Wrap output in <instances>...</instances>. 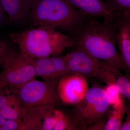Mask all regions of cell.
Returning <instances> with one entry per match:
<instances>
[{"instance_id":"1","label":"cell","mask_w":130,"mask_h":130,"mask_svg":"<svg viewBox=\"0 0 130 130\" xmlns=\"http://www.w3.org/2000/svg\"><path fill=\"white\" fill-rule=\"evenodd\" d=\"M119 19H106L100 22L89 17L79 25L72 36L74 46L107 64L124 71L116 46V35Z\"/></svg>"},{"instance_id":"2","label":"cell","mask_w":130,"mask_h":130,"mask_svg":"<svg viewBox=\"0 0 130 130\" xmlns=\"http://www.w3.org/2000/svg\"><path fill=\"white\" fill-rule=\"evenodd\" d=\"M9 38L19 50L33 58L50 57L63 53L74 46L72 37L54 28L34 27L21 32H9Z\"/></svg>"},{"instance_id":"3","label":"cell","mask_w":130,"mask_h":130,"mask_svg":"<svg viewBox=\"0 0 130 130\" xmlns=\"http://www.w3.org/2000/svg\"><path fill=\"white\" fill-rule=\"evenodd\" d=\"M89 18L65 0H35L29 21L33 27L59 29L72 37Z\"/></svg>"},{"instance_id":"4","label":"cell","mask_w":130,"mask_h":130,"mask_svg":"<svg viewBox=\"0 0 130 130\" xmlns=\"http://www.w3.org/2000/svg\"><path fill=\"white\" fill-rule=\"evenodd\" d=\"M110 106L104 88L94 86L83 100L73 105L68 115L77 130H86L88 126L103 118Z\"/></svg>"},{"instance_id":"5","label":"cell","mask_w":130,"mask_h":130,"mask_svg":"<svg viewBox=\"0 0 130 130\" xmlns=\"http://www.w3.org/2000/svg\"><path fill=\"white\" fill-rule=\"evenodd\" d=\"M64 55L71 73H77L85 77L105 83H115L116 78L122 73L120 70L110 66L91 56L77 46Z\"/></svg>"},{"instance_id":"6","label":"cell","mask_w":130,"mask_h":130,"mask_svg":"<svg viewBox=\"0 0 130 130\" xmlns=\"http://www.w3.org/2000/svg\"><path fill=\"white\" fill-rule=\"evenodd\" d=\"M60 79L39 81L31 79L15 92L23 108L40 106L56 107L61 102L58 91Z\"/></svg>"},{"instance_id":"7","label":"cell","mask_w":130,"mask_h":130,"mask_svg":"<svg viewBox=\"0 0 130 130\" xmlns=\"http://www.w3.org/2000/svg\"><path fill=\"white\" fill-rule=\"evenodd\" d=\"M2 65V70L0 72V89L15 91L36 77L32 65L16 48L6 56Z\"/></svg>"},{"instance_id":"8","label":"cell","mask_w":130,"mask_h":130,"mask_svg":"<svg viewBox=\"0 0 130 130\" xmlns=\"http://www.w3.org/2000/svg\"><path fill=\"white\" fill-rule=\"evenodd\" d=\"M85 77L72 73L61 77L58 81V91L61 102L74 105L83 100L89 90Z\"/></svg>"},{"instance_id":"9","label":"cell","mask_w":130,"mask_h":130,"mask_svg":"<svg viewBox=\"0 0 130 130\" xmlns=\"http://www.w3.org/2000/svg\"><path fill=\"white\" fill-rule=\"evenodd\" d=\"M116 42L124 71L128 75L130 72V16L119 19Z\"/></svg>"},{"instance_id":"10","label":"cell","mask_w":130,"mask_h":130,"mask_svg":"<svg viewBox=\"0 0 130 130\" xmlns=\"http://www.w3.org/2000/svg\"><path fill=\"white\" fill-rule=\"evenodd\" d=\"M71 6L85 16H99L104 19L119 18L102 0H65Z\"/></svg>"},{"instance_id":"11","label":"cell","mask_w":130,"mask_h":130,"mask_svg":"<svg viewBox=\"0 0 130 130\" xmlns=\"http://www.w3.org/2000/svg\"><path fill=\"white\" fill-rule=\"evenodd\" d=\"M9 21L19 24L29 20L35 0H0Z\"/></svg>"},{"instance_id":"12","label":"cell","mask_w":130,"mask_h":130,"mask_svg":"<svg viewBox=\"0 0 130 130\" xmlns=\"http://www.w3.org/2000/svg\"><path fill=\"white\" fill-rule=\"evenodd\" d=\"M51 106H40L27 109L21 120L19 130H42V124L45 113L48 109L55 108Z\"/></svg>"},{"instance_id":"13","label":"cell","mask_w":130,"mask_h":130,"mask_svg":"<svg viewBox=\"0 0 130 130\" xmlns=\"http://www.w3.org/2000/svg\"><path fill=\"white\" fill-rule=\"evenodd\" d=\"M27 110L22 107L16 94L13 93L8 104L0 109V116L6 120H15L21 122Z\"/></svg>"},{"instance_id":"14","label":"cell","mask_w":130,"mask_h":130,"mask_svg":"<svg viewBox=\"0 0 130 130\" xmlns=\"http://www.w3.org/2000/svg\"><path fill=\"white\" fill-rule=\"evenodd\" d=\"M126 109L124 100L119 106L112 107V109L109 115L107 113L105 130H120L126 114Z\"/></svg>"},{"instance_id":"15","label":"cell","mask_w":130,"mask_h":130,"mask_svg":"<svg viewBox=\"0 0 130 130\" xmlns=\"http://www.w3.org/2000/svg\"><path fill=\"white\" fill-rule=\"evenodd\" d=\"M105 3L119 18L130 16V0H107Z\"/></svg>"},{"instance_id":"16","label":"cell","mask_w":130,"mask_h":130,"mask_svg":"<svg viewBox=\"0 0 130 130\" xmlns=\"http://www.w3.org/2000/svg\"><path fill=\"white\" fill-rule=\"evenodd\" d=\"M54 111L56 121L53 130H77L68 114L56 108Z\"/></svg>"},{"instance_id":"17","label":"cell","mask_w":130,"mask_h":130,"mask_svg":"<svg viewBox=\"0 0 130 130\" xmlns=\"http://www.w3.org/2000/svg\"><path fill=\"white\" fill-rule=\"evenodd\" d=\"M54 71L58 78L71 73L64 55L62 54L51 56Z\"/></svg>"},{"instance_id":"18","label":"cell","mask_w":130,"mask_h":130,"mask_svg":"<svg viewBox=\"0 0 130 130\" xmlns=\"http://www.w3.org/2000/svg\"><path fill=\"white\" fill-rule=\"evenodd\" d=\"M104 89L109 98L110 106L112 107L118 106L123 102L124 97H121V94L115 84H107Z\"/></svg>"},{"instance_id":"19","label":"cell","mask_w":130,"mask_h":130,"mask_svg":"<svg viewBox=\"0 0 130 130\" xmlns=\"http://www.w3.org/2000/svg\"><path fill=\"white\" fill-rule=\"evenodd\" d=\"M115 85L121 95L128 100H130V80L129 76L122 74L116 78Z\"/></svg>"},{"instance_id":"20","label":"cell","mask_w":130,"mask_h":130,"mask_svg":"<svg viewBox=\"0 0 130 130\" xmlns=\"http://www.w3.org/2000/svg\"><path fill=\"white\" fill-rule=\"evenodd\" d=\"M14 44L10 38L0 40V66L2 65L6 56L16 48Z\"/></svg>"},{"instance_id":"21","label":"cell","mask_w":130,"mask_h":130,"mask_svg":"<svg viewBox=\"0 0 130 130\" xmlns=\"http://www.w3.org/2000/svg\"><path fill=\"white\" fill-rule=\"evenodd\" d=\"M55 108L48 109L45 113L42 124V130H53L56 121Z\"/></svg>"},{"instance_id":"22","label":"cell","mask_w":130,"mask_h":130,"mask_svg":"<svg viewBox=\"0 0 130 130\" xmlns=\"http://www.w3.org/2000/svg\"><path fill=\"white\" fill-rule=\"evenodd\" d=\"M107 113L100 120L88 126L86 130H105V125L107 118Z\"/></svg>"},{"instance_id":"23","label":"cell","mask_w":130,"mask_h":130,"mask_svg":"<svg viewBox=\"0 0 130 130\" xmlns=\"http://www.w3.org/2000/svg\"><path fill=\"white\" fill-rule=\"evenodd\" d=\"M20 123V121L15 120H6L0 130H19Z\"/></svg>"},{"instance_id":"24","label":"cell","mask_w":130,"mask_h":130,"mask_svg":"<svg viewBox=\"0 0 130 130\" xmlns=\"http://www.w3.org/2000/svg\"><path fill=\"white\" fill-rule=\"evenodd\" d=\"M8 20L9 21V19L8 18L6 13L0 1V27L2 28L5 27Z\"/></svg>"},{"instance_id":"25","label":"cell","mask_w":130,"mask_h":130,"mask_svg":"<svg viewBox=\"0 0 130 130\" xmlns=\"http://www.w3.org/2000/svg\"><path fill=\"white\" fill-rule=\"evenodd\" d=\"M126 117L124 121H123L120 130H130V110L129 107H126Z\"/></svg>"},{"instance_id":"26","label":"cell","mask_w":130,"mask_h":130,"mask_svg":"<svg viewBox=\"0 0 130 130\" xmlns=\"http://www.w3.org/2000/svg\"><path fill=\"white\" fill-rule=\"evenodd\" d=\"M6 120V119L5 118H3L2 116H0V128H1L4 124Z\"/></svg>"},{"instance_id":"27","label":"cell","mask_w":130,"mask_h":130,"mask_svg":"<svg viewBox=\"0 0 130 130\" xmlns=\"http://www.w3.org/2000/svg\"><path fill=\"white\" fill-rule=\"evenodd\" d=\"M6 91V90L5 89H0V94L2 93H5Z\"/></svg>"}]
</instances>
